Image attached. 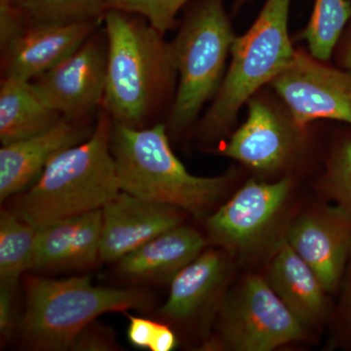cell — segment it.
I'll list each match as a JSON object with an SVG mask.
<instances>
[{
	"label": "cell",
	"instance_id": "1",
	"mask_svg": "<svg viewBox=\"0 0 351 351\" xmlns=\"http://www.w3.org/2000/svg\"><path fill=\"white\" fill-rule=\"evenodd\" d=\"M104 21L108 41L104 110L113 122L143 128L174 93L178 71L171 43L141 16L112 9Z\"/></svg>",
	"mask_w": 351,
	"mask_h": 351
},
{
	"label": "cell",
	"instance_id": "2",
	"mask_svg": "<svg viewBox=\"0 0 351 351\" xmlns=\"http://www.w3.org/2000/svg\"><path fill=\"white\" fill-rule=\"evenodd\" d=\"M110 149L120 191L179 208L197 219L213 213L237 176L235 171L217 177L191 174L175 156L163 123L133 128L113 122Z\"/></svg>",
	"mask_w": 351,
	"mask_h": 351
},
{
	"label": "cell",
	"instance_id": "3",
	"mask_svg": "<svg viewBox=\"0 0 351 351\" xmlns=\"http://www.w3.org/2000/svg\"><path fill=\"white\" fill-rule=\"evenodd\" d=\"M112 124L104 110L92 135L53 156L31 188L15 196L11 211L40 228L103 209L121 191L110 149Z\"/></svg>",
	"mask_w": 351,
	"mask_h": 351
},
{
	"label": "cell",
	"instance_id": "4",
	"mask_svg": "<svg viewBox=\"0 0 351 351\" xmlns=\"http://www.w3.org/2000/svg\"><path fill=\"white\" fill-rule=\"evenodd\" d=\"M151 295L142 289L95 286L90 276L25 281V311L20 338L32 350H69L75 337L101 314L135 309L147 313Z\"/></svg>",
	"mask_w": 351,
	"mask_h": 351
},
{
	"label": "cell",
	"instance_id": "5",
	"mask_svg": "<svg viewBox=\"0 0 351 351\" xmlns=\"http://www.w3.org/2000/svg\"><path fill=\"white\" fill-rule=\"evenodd\" d=\"M291 2L265 0L250 29L235 36L232 62L212 105L198 123L200 140L209 143L226 137L249 99L294 59L295 50L289 34Z\"/></svg>",
	"mask_w": 351,
	"mask_h": 351
},
{
	"label": "cell",
	"instance_id": "6",
	"mask_svg": "<svg viewBox=\"0 0 351 351\" xmlns=\"http://www.w3.org/2000/svg\"><path fill=\"white\" fill-rule=\"evenodd\" d=\"M225 0H199L171 43L179 85L168 119L169 135H182L214 99L235 38Z\"/></svg>",
	"mask_w": 351,
	"mask_h": 351
},
{
	"label": "cell",
	"instance_id": "7",
	"mask_svg": "<svg viewBox=\"0 0 351 351\" xmlns=\"http://www.w3.org/2000/svg\"><path fill=\"white\" fill-rule=\"evenodd\" d=\"M215 318L206 350L272 351L308 339L309 330L257 274H247L226 291Z\"/></svg>",
	"mask_w": 351,
	"mask_h": 351
},
{
	"label": "cell",
	"instance_id": "8",
	"mask_svg": "<svg viewBox=\"0 0 351 351\" xmlns=\"http://www.w3.org/2000/svg\"><path fill=\"white\" fill-rule=\"evenodd\" d=\"M294 186V178L289 175L271 182L249 180L207 217L208 244L239 260L270 251L284 234L278 230Z\"/></svg>",
	"mask_w": 351,
	"mask_h": 351
},
{
	"label": "cell",
	"instance_id": "9",
	"mask_svg": "<svg viewBox=\"0 0 351 351\" xmlns=\"http://www.w3.org/2000/svg\"><path fill=\"white\" fill-rule=\"evenodd\" d=\"M247 106L246 120L219 152L260 177L286 174L304 152L306 129L295 121L285 106L282 110L257 94Z\"/></svg>",
	"mask_w": 351,
	"mask_h": 351
},
{
	"label": "cell",
	"instance_id": "10",
	"mask_svg": "<svg viewBox=\"0 0 351 351\" xmlns=\"http://www.w3.org/2000/svg\"><path fill=\"white\" fill-rule=\"evenodd\" d=\"M302 128L316 120L351 125V71L334 68L304 51L269 83Z\"/></svg>",
	"mask_w": 351,
	"mask_h": 351
},
{
	"label": "cell",
	"instance_id": "11",
	"mask_svg": "<svg viewBox=\"0 0 351 351\" xmlns=\"http://www.w3.org/2000/svg\"><path fill=\"white\" fill-rule=\"evenodd\" d=\"M284 237L328 294L338 292L351 257L350 215L336 204H316L288 223Z\"/></svg>",
	"mask_w": 351,
	"mask_h": 351
},
{
	"label": "cell",
	"instance_id": "12",
	"mask_svg": "<svg viewBox=\"0 0 351 351\" xmlns=\"http://www.w3.org/2000/svg\"><path fill=\"white\" fill-rule=\"evenodd\" d=\"M108 41L94 34L62 63L32 80L49 107L68 119H86L105 96Z\"/></svg>",
	"mask_w": 351,
	"mask_h": 351
},
{
	"label": "cell",
	"instance_id": "13",
	"mask_svg": "<svg viewBox=\"0 0 351 351\" xmlns=\"http://www.w3.org/2000/svg\"><path fill=\"white\" fill-rule=\"evenodd\" d=\"M234 258L223 249H205L171 280L169 295L159 311L167 324L181 326L216 315L232 277Z\"/></svg>",
	"mask_w": 351,
	"mask_h": 351
},
{
	"label": "cell",
	"instance_id": "14",
	"mask_svg": "<svg viewBox=\"0 0 351 351\" xmlns=\"http://www.w3.org/2000/svg\"><path fill=\"white\" fill-rule=\"evenodd\" d=\"M100 260L119 262L154 237L182 225L186 212L120 191L101 209Z\"/></svg>",
	"mask_w": 351,
	"mask_h": 351
},
{
	"label": "cell",
	"instance_id": "15",
	"mask_svg": "<svg viewBox=\"0 0 351 351\" xmlns=\"http://www.w3.org/2000/svg\"><path fill=\"white\" fill-rule=\"evenodd\" d=\"M95 127L86 119L63 117L39 135L2 145L0 149V201L24 193L43 174L53 156L86 141Z\"/></svg>",
	"mask_w": 351,
	"mask_h": 351
},
{
	"label": "cell",
	"instance_id": "16",
	"mask_svg": "<svg viewBox=\"0 0 351 351\" xmlns=\"http://www.w3.org/2000/svg\"><path fill=\"white\" fill-rule=\"evenodd\" d=\"M97 24L27 25L2 52L4 76L32 82L73 54L94 34Z\"/></svg>",
	"mask_w": 351,
	"mask_h": 351
},
{
	"label": "cell",
	"instance_id": "17",
	"mask_svg": "<svg viewBox=\"0 0 351 351\" xmlns=\"http://www.w3.org/2000/svg\"><path fill=\"white\" fill-rule=\"evenodd\" d=\"M263 276L304 327L311 330L322 326L329 313V294L284 234L270 249Z\"/></svg>",
	"mask_w": 351,
	"mask_h": 351
},
{
	"label": "cell",
	"instance_id": "18",
	"mask_svg": "<svg viewBox=\"0 0 351 351\" xmlns=\"http://www.w3.org/2000/svg\"><path fill=\"white\" fill-rule=\"evenodd\" d=\"M101 209L38 228L32 269H84L100 260Z\"/></svg>",
	"mask_w": 351,
	"mask_h": 351
},
{
	"label": "cell",
	"instance_id": "19",
	"mask_svg": "<svg viewBox=\"0 0 351 351\" xmlns=\"http://www.w3.org/2000/svg\"><path fill=\"white\" fill-rule=\"evenodd\" d=\"M207 239L191 226L180 225L120 258L117 270L129 280L171 282L205 250Z\"/></svg>",
	"mask_w": 351,
	"mask_h": 351
},
{
	"label": "cell",
	"instance_id": "20",
	"mask_svg": "<svg viewBox=\"0 0 351 351\" xmlns=\"http://www.w3.org/2000/svg\"><path fill=\"white\" fill-rule=\"evenodd\" d=\"M40 98L32 82L4 76L0 85V141L12 144L49 130L63 119Z\"/></svg>",
	"mask_w": 351,
	"mask_h": 351
},
{
	"label": "cell",
	"instance_id": "21",
	"mask_svg": "<svg viewBox=\"0 0 351 351\" xmlns=\"http://www.w3.org/2000/svg\"><path fill=\"white\" fill-rule=\"evenodd\" d=\"M38 228L11 210L0 216V281L16 282L32 269Z\"/></svg>",
	"mask_w": 351,
	"mask_h": 351
},
{
	"label": "cell",
	"instance_id": "22",
	"mask_svg": "<svg viewBox=\"0 0 351 351\" xmlns=\"http://www.w3.org/2000/svg\"><path fill=\"white\" fill-rule=\"evenodd\" d=\"M350 21V0H315L308 24L300 38L306 41L311 56L328 62Z\"/></svg>",
	"mask_w": 351,
	"mask_h": 351
},
{
	"label": "cell",
	"instance_id": "23",
	"mask_svg": "<svg viewBox=\"0 0 351 351\" xmlns=\"http://www.w3.org/2000/svg\"><path fill=\"white\" fill-rule=\"evenodd\" d=\"M110 0H25L27 25L98 22L110 10Z\"/></svg>",
	"mask_w": 351,
	"mask_h": 351
},
{
	"label": "cell",
	"instance_id": "24",
	"mask_svg": "<svg viewBox=\"0 0 351 351\" xmlns=\"http://www.w3.org/2000/svg\"><path fill=\"white\" fill-rule=\"evenodd\" d=\"M317 191L351 216V135L343 136L332 145Z\"/></svg>",
	"mask_w": 351,
	"mask_h": 351
},
{
	"label": "cell",
	"instance_id": "25",
	"mask_svg": "<svg viewBox=\"0 0 351 351\" xmlns=\"http://www.w3.org/2000/svg\"><path fill=\"white\" fill-rule=\"evenodd\" d=\"M191 0H110V10L141 16L164 34L174 29L177 16Z\"/></svg>",
	"mask_w": 351,
	"mask_h": 351
},
{
	"label": "cell",
	"instance_id": "26",
	"mask_svg": "<svg viewBox=\"0 0 351 351\" xmlns=\"http://www.w3.org/2000/svg\"><path fill=\"white\" fill-rule=\"evenodd\" d=\"M19 281H0V334L2 341H9L19 330L21 317L18 316L17 291Z\"/></svg>",
	"mask_w": 351,
	"mask_h": 351
},
{
	"label": "cell",
	"instance_id": "27",
	"mask_svg": "<svg viewBox=\"0 0 351 351\" xmlns=\"http://www.w3.org/2000/svg\"><path fill=\"white\" fill-rule=\"evenodd\" d=\"M117 341L112 330L94 320L75 337L69 350L110 351L117 350Z\"/></svg>",
	"mask_w": 351,
	"mask_h": 351
},
{
	"label": "cell",
	"instance_id": "28",
	"mask_svg": "<svg viewBox=\"0 0 351 351\" xmlns=\"http://www.w3.org/2000/svg\"><path fill=\"white\" fill-rule=\"evenodd\" d=\"M27 19L22 7L8 0H0V46L5 51L16 40L25 27Z\"/></svg>",
	"mask_w": 351,
	"mask_h": 351
},
{
	"label": "cell",
	"instance_id": "29",
	"mask_svg": "<svg viewBox=\"0 0 351 351\" xmlns=\"http://www.w3.org/2000/svg\"><path fill=\"white\" fill-rule=\"evenodd\" d=\"M341 295L334 313L337 334L343 339H351V257L341 285Z\"/></svg>",
	"mask_w": 351,
	"mask_h": 351
},
{
	"label": "cell",
	"instance_id": "30",
	"mask_svg": "<svg viewBox=\"0 0 351 351\" xmlns=\"http://www.w3.org/2000/svg\"><path fill=\"white\" fill-rule=\"evenodd\" d=\"M125 315L128 317L129 326L127 330V337L132 346L141 350H151L152 343L156 338L157 330H158L160 322L147 319V318L138 317V316L130 315L127 313Z\"/></svg>",
	"mask_w": 351,
	"mask_h": 351
},
{
	"label": "cell",
	"instance_id": "31",
	"mask_svg": "<svg viewBox=\"0 0 351 351\" xmlns=\"http://www.w3.org/2000/svg\"><path fill=\"white\" fill-rule=\"evenodd\" d=\"M178 346V338L167 323L160 322L151 351H172Z\"/></svg>",
	"mask_w": 351,
	"mask_h": 351
},
{
	"label": "cell",
	"instance_id": "32",
	"mask_svg": "<svg viewBox=\"0 0 351 351\" xmlns=\"http://www.w3.org/2000/svg\"><path fill=\"white\" fill-rule=\"evenodd\" d=\"M339 68L351 71V21L334 51Z\"/></svg>",
	"mask_w": 351,
	"mask_h": 351
},
{
	"label": "cell",
	"instance_id": "33",
	"mask_svg": "<svg viewBox=\"0 0 351 351\" xmlns=\"http://www.w3.org/2000/svg\"><path fill=\"white\" fill-rule=\"evenodd\" d=\"M249 1H250V0H235L234 10L239 11V9L244 5V4H246L247 2Z\"/></svg>",
	"mask_w": 351,
	"mask_h": 351
},
{
	"label": "cell",
	"instance_id": "34",
	"mask_svg": "<svg viewBox=\"0 0 351 351\" xmlns=\"http://www.w3.org/2000/svg\"><path fill=\"white\" fill-rule=\"evenodd\" d=\"M8 1L12 2V3L18 4V5H22L23 2L25 0H8Z\"/></svg>",
	"mask_w": 351,
	"mask_h": 351
}]
</instances>
